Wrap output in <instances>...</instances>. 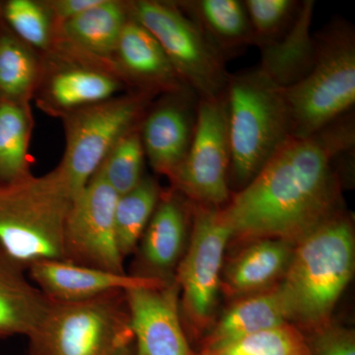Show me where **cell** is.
I'll return each mask as SVG.
<instances>
[{
    "label": "cell",
    "instance_id": "obj_11",
    "mask_svg": "<svg viewBox=\"0 0 355 355\" xmlns=\"http://www.w3.org/2000/svg\"><path fill=\"white\" fill-rule=\"evenodd\" d=\"M118 198V193L96 172L70 207L65 222L64 261L125 273L114 225Z\"/></svg>",
    "mask_w": 355,
    "mask_h": 355
},
{
    "label": "cell",
    "instance_id": "obj_1",
    "mask_svg": "<svg viewBox=\"0 0 355 355\" xmlns=\"http://www.w3.org/2000/svg\"><path fill=\"white\" fill-rule=\"evenodd\" d=\"M354 114L307 137H291L220 209L231 241L296 244L342 211L338 162L354 150Z\"/></svg>",
    "mask_w": 355,
    "mask_h": 355
},
{
    "label": "cell",
    "instance_id": "obj_24",
    "mask_svg": "<svg viewBox=\"0 0 355 355\" xmlns=\"http://www.w3.org/2000/svg\"><path fill=\"white\" fill-rule=\"evenodd\" d=\"M30 123L20 102L0 99V183L29 176L27 171Z\"/></svg>",
    "mask_w": 355,
    "mask_h": 355
},
{
    "label": "cell",
    "instance_id": "obj_3",
    "mask_svg": "<svg viewBox=\"0 0 355 355\" xmlns=\"http://www.w3.org/2000/svg\"><path fill=\"white\" fill-rule=\"evenodd\" d=\"M231 165L230 189L246 187L292 137L284 89L260 67L229 76L224 93Z\"/></svg>",
    "mask_w": 355,
    "mask_h": 355
},
{
    "label": "cell",
    "instance_id": "obj_28",
    "mask_svg": "<svg viewBox=\"0 0 355 355\" xmlns=\"http://www.w3.org/2000/svg\"><path fill=\"white\" fill-rule=\"evenodd\" d=\"M34 58L8 35L0 37V99L20 102L36 78Z\"/></svg>",
    "mask_w": 355,
    "mask_h": 355
},
{
    "label": "cell",
    "instance_id": "obj_25",
    "mask_svg": "<svg viewBox=\"0 0 355 355\" xmlns=\"http://www.w3.org/2000/svg\"><path fill=\"white\" fill-rule=\"evenodd\" d=\"M198 352L200 355H310L304 334L289 323Z\"/></svg>",
    "mask_w": 355,
    "mask_h": 355
},
{
    "label": "cell",
    "instance_id": "obj_14",
    "mask_svg": "<svg viewBox=\"0 0 355 355\" xmlns=\"http://www.w3.org/2000/svg\"><path fill=\"white\" fill-rule=\"evenodd\" d=\"M28 270L33 284L46 298L55 302H78L112 292L158 286L170 282L125 272H107L64 260L39 261Z\"/></svg>",
    "mask_w": 355,
    "mask_h": 355
},
{
    "label": "cell",
    "instance_id": "obj_12",
    "mask_svg": "<svg viewBox=\"0 0 355 355\" xmlns=\"http://www.w3.org/2000/svg\"><path fill=\"white\" fill-rule=\"evenodd\" d=\"M179 294L175 279L125 291L133 355H200L191 347L182 323Z\"/></svg>",
    "mask_w": 355,
    "mask_h": 355
},
{
    "label": "cell",
    "instance_id": "obj_5",
    "mask_svg": "<svg viewBox=\"0 0 355 355\" xmlns=\"http://www.w3.org/2000/svg\"><path fill=\"white\" fill-rule=\"evenodd\" d=\"M316 55L307 76L284 89L292 137H307L350 113L355 103V34L331 21L314 35Z\"/></svg>",
    "mask_w": 355,
    "mask_h": 355
},
{
    "label": "cell",
    "instance_id": "obj_30",
    "mask_svg": "<svg viewBox=\"0 0 355 355\" xmlns=\"http://www.w3.org/2000/svg\"><path fill=\"white\" fill-rule=\"evenodd\" d=\"M6 19L14 31L27 43L44 48L51 39V26L46 11L31 0H11L6 7Z\"/></svg>",
    "mask_w": 355,
    "mask_h": 355
},
{
    "label": "cell",
    "instance_id": "obj_29",
    "mask_svg": "<svg viewBox=\"0 0 355 355\" xmlns=\"http://www.w3.org/2000/svg\"><path fill=\"white\" fill-rule=\"evenodd\" d=\"M254 46L268 43L286 31L295 18L301 1L294 0H245Z\"/></svg>",
    "mask_w": 355,
    "mask_h": 355
},
{
    "label": "cell",
    "instance_id": "obj_9",
    "mask_svg": "<svg viewBox=\"0 0 355 355\" xmlns=\"http://www.w3.org/2000/svg\"><path fill=\"white\" fill-rule=\"evenodd\" d=\"M148 94L107 100L76 114L67 132L64 160L58 168L72 197L94 176L114 144L135 127L148 101Z\"/></svg>",
    "mask_w": 355,
    "mask_h": 355
},
{
    "label": "cell",
    "instance_id": "obj_8",
    "mask_svg": "<svg viewBox=\"0 0 355 355\" xmlns=\"http://www.w3.org/2000/svg\"><path fill=\"white\" fill-rule=\"evenodd\" d=\"M191 225L190 243L177 266L175 280L180 311L191 335L200 340L214 323L231 232L222 220L220 209L200 203L191 202Z\"/></svg>",
    "mask_w": 355,
    "mask_h": 355
},
{
    "label": "cell",
    "instance_id": "obj_33",
    "mask_svg": "<svg viewBox=\"0 0 355 355\" xmlns=\"http://www.w3.org/2000/svg\"><path fill=\"white\" fill-rule=\"evenodd\" d=\"M116 355H133L132 343V345H127V347H123V349H121Z\"/></svg>",
    "mask_w": 355,
    "mask_h": 355
},
{
    "label": "cell",
    "instance_id": "obj_20",
    "mask_svg": "<svg viewBox=\"0 0 355 355\" xmlns=\"http://www.w3.org/2000/svg\"><path fill=\"white\" fill-rule=\"evenodd\" d=\"M288 323L279 286L236 299L200 340V350L234 342L244 336Z\"/></svg>",
    "mask_w": 355,
    "mask_h": 355
},
{
    "label": "cell",
    "instance_id": "obj_6",
    "mask_svg": "<svg viewBox=\"0 0 355 355\" xmlns=\"http://www.w3.org/2000/svg\"><path fill=\"white\" fill-rule=\"evenodd\" d=\"M30 338L31 355H116L133 343L125 292L50 306Z\"/></svg>",
    "mask_w": 355,
    "mask_h": 355
},
{
    "label": "cell",
    "instance_id": "obj_10",
    "mask_svg": "<svg viewBox=\"0 0 355 355\" xmlns=\"http://www.w3.org/2000/svg\"><path fill=\"white\" fill-rule=\"evenodd\" d=\"M231 150L223 97L200 99L190 149L171 178L175 190L191 202L222 209L232 191L229 184Z\"/></svg>",
    "mask_w": 355,
    "mask_h": 355
},
{
    "label": "cell",
    "instance_id": "obj_27",
    "mask_svg": "<svg viewBox=\"0 0 355 355\" xmlns=\"http://www.w3.org/2000/svg\"><path fill=\"white\" fill-rule=\"evenodd\" d=\"M144 156L140 128L135 127L114 144L97 172L119 196L123 195L144 178Z\"/></svg>",
    "mask_w": 355,
    "mask_h": 355
},
{
    "label": "cell",
    "instance_id": "obj_32",
    "mask_svg": "<svg viewBox=\"0 0 355 355\" xmlns=\"http://www.w3.org/2000/svg\"><path fill=\"white\" fill-rule=\"evenodd\" d=\"M101 0H58L51 2V8L60 19L65 21L85 12Z\"/></svg>",
    "mask_w": 355,
    "mask_h": 355
},
{
    "label": "cell",
    "instance_id": "obj_2",
    "mask_svg": "<svg viewBox=\"0 0 355 355\" xmlns=\"http://www.w3.org/2000/svg\"><path fill=\"white\" fill-rule=\"evenodd\" d=\"M354 268V225L342 210L295 244L279 284L288 323L304 335L330 324Z\"/></svg>",
    "mask_w": 355,
    "mask_h": 355
},
{
    "label": "cell",
    "instance_id": "obj_26",
    "mask_svg": "<svg viewBox=\"0 0 355 355\" xmlns=\"http://www.w3.org/2000/svg\"><path fill=\"white\" fill-rule=\"evenodd\" d=\"M119 84L101 72L71 69L53 77L51 95L64 108L95 105L109 100L118 90Z\"/></svg>",
    "mask_w": 355,
    "mask_h": 355
},
{
    "label": "cell",
    "instance_id": "obj_31",
    "mask_svg": "<svg viewBox=\"0 0 355 355\" xmlns=\"http://www.w3.org/2000/svg\"><path fill=\"white\" fill-rule=\"evenodd\" d=\"M304 336L310 355H355V334L352 329L331 322Z\"/></svg>",
    "mask_w": 355,
    "mask_h": 355
},
{
    "label": "cell",
    "instance_id": "obj_16",
    "mask_svg": "<svg viewBox=\"0 0 355 355\" xmlns=\"http://www.w3.org/2000/svg\"><path fill=\"white\" fill-rule=\"evenodd\" d=\"M295 244L277 239L246 242L223 266L221 291L230 298H241L279 286L287 272Z\"/></svg>",
    "mask_w": 355,
    "mask_h": 355
},
{
    "label": "cell",
    "instance_id": "obj_13",
    "mask_svg": "<svg viewBox=\"0 0 355 355\" xmlns=\"http://www.w3.org/2000/svg\"><path fill=\"white\" fill-rule=\"evenodd\" d=\"M200 97L190 87L169 93L144 119L142 146L159 174L171 178L190 149L197 125Z\"/></svg>",
    "mask_w": 355,
    "mask_h": 355
},
{
    "label": "cell",
    "instance_id": "obj_22",
    "mask_svg": "<svg viewBox=\"0 0 355 355\" xmlns=\"http://www.w3.org/2000/svg\"><path fill=\"white\" fill-rule=\"evenodd\" d=\"M128 10L120 2L101 0L97 6L65 21L64 30L70 41L97 55L114 53Z\"/></svg>",
    "mask_w": 355,
    "mask_h": 355
},
{
    "label": "cell",
    "instance_id": "obj_4",
    "mask_svg": "<svg viewBox=\"0 0 355 355\" xmlns=\"http://www.w3.org/2000/svg\"><path fill=\"white\" fill-rule=\"evenodd\" d=\"M72 202L58 169L0 184V247L24 268L64 260L65 222Z\"/></svg>",
    "mask_w": 355,
    "mask_h": 355
},
{
    "label": "cell",
    "instance_id": "obj_15",
    "mask_svg": "<svg viewBox=\"0 0 355 355\" xmlns=\"http://www.w3.org/2000/svg\"><path fill=\"white\" fill-rule=\"evenodd\" d=\"M175 190L161 195L155 211L142 235V261L147 277L175 279L174 270L184 254L191 217V202Z\"/></svg>",
    "mask_w": 355,
    "mask_h": 355
},
{
    "label": "cell",
    "instance_id": "obj_19",
    "mask_svg": "<svg viewBox=\"0 0 355 355\" xmlns=\"http://www.w3.org/2000/svg\"><path fill=\"white\" fill-rule=\"evenodd\" d=\"M177 6L226 62L253 46V31L244 1L188 0L177 2Z\"/></svg>",
    "mask_w": 355,
    "mask_h": 355
},
{
    "label": "cell",
    "instance_id": "obj_21",
    "mask_svg": "<svg viewBox=\"0 0 355 355\" xmlns=\"http://www.w3.org/2000/svg\"><path fill=\"white\" fill-rule=\"evenodd\" d=\"M24 270L0 247V338L29 336L50 306V299L26 279Z\"/></svg>",
    "mask_w": 355,
    "mask_h": 355
},
{
    "label": "cell",
    "instance_id": "obj_18",
    "mask_svg": "<svg viewBox=\"0 0 355 355\" xmlns=\"http://www.w3.org/2000/svg\"><path fill=\"white\" fill-rule=\"evenodd\" d=\"M121 67L144 93H173L188 87L178 76L169 58L153 35L130 17L116 44Z\"/></svg>",
    "mask_w": 355,
    "mask_h": 355
},
{
    "label": "cell",
    "instance_id": "obj_7",
    "mask_svg": "<svg viewBox=\"0 0 355 355\" xmlns=\"http://www.w3.org/2000/svg\"><path fill=\"white\" fill-rule=\"evenodd\" d=\"M128 14L153 35L178 76L200 99L223 97L230 76L227 62L177 4L140 0L130 4Z\"/></svg>",
    "mask_w": 355,
    "mask_h": 355
},
{
    "label": "cell",
    "instance_id": "obj_17",
    "mask_svg": "<svg viewBox=\"0 0 355 355\" xmlns=\"http://www.w3.org/2000/svg\"><path fill=\"white\" fill-rule=\"evenodd\" d=\"M314 6L312 0L301 1L295 18L286 31L258 46L261 51L259 67L282 88L297 83L314 64L316 44L311 34Z\"/></svg>",
    "mask_w": 355,
    "mask_h": 355
},
{
    "label": "cell",
    "instance_id": "obj_23",
    "mask_svg": "<svg viewBox=\"0 0 355 355\" xmlns=\"http://www.w3.org/2000/svg\"><path fill=\"white\" fill-rule=\"evenodd\" d=\"M161 195L158 184L151 178L144 177L135 189L119 196L114 225L116 242L123 259L137 249Z\"/></svg>",
    "mask_w": 355,
    "mask_h": 355
}]
</instances>
